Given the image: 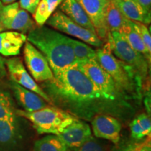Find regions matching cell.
Segmentation results:
<instances>
[{
  "label": "cell",
  "instance_id": "obj_1",
  "mask_svg": "<svg viewBox=\"0 0 151 151\" xmlns=\"http://www.w3.org/2000/svg\"><path fill=\"white\" fill-rule=\"evenodd\" d=\"M41 88L52 106L84 121H91L98 114L110 115L119 120L133 113L106 98L77 64L55 74L51 81L43 83Z\"/></svg>",
  "mask_w": 151,
  "mask_h": 151
},
{
  "label": "cell",
  "instance_id": "obj_2",
  "mask_svg": "<svg viewBox=\"0 0 151 151\" xmlns=\"http://www.w3.org/2000/svg\"><path fill=\"white\" fill-rule=\"evenodd\" d=\"M27 41L46 58L53 75L77 64L69 37L47 26H36L28 33Z\"/></svg>",
  "mask_w": 151,
  "mask_h": 151
},
{
  "label": "cell",
  "instance_id": "obj_3",
  "mask_svg": "<svg viewBox=\"0 0 151 151\" xmlns=\"http://www.w3.org/2000/svg\"><path fill=\"white\" fill-rule=\"evenodd\" d=\"M106 41L105 45L96 50L97 60L127 97V94L138 97L142 81L129 66L114 56L110 43Z\"/></svg>",
  "mask_w": 151,
  "mask_h": 151
},
{
  "label": "cell",
  "instance_id": "obj_4",
  "mask_svg": "<svg viewBox=\"0 0 151 151\" xmlns=\"http://www.w3.org/2000/svg\"><path fill=\"white\" fill-rule=\"evenodd\" d=\"M16 114L29 120L39 134L59 135L76 118L51 105L32 112L17 109Z\"/></svg>",
  "mask_w": 151,
  "mask_h": 151
},
{
  "label": "cell",
  "instance_id": "obj_5",
  "mask_svg": "<svg viewBox=\"0 0 151 151\" xmlns=\"http://www.w3.org/2000/svg\"><path fill=\"white\" fill-rule=\"evenodd\" d=\"M80 68L94 86L107 99L133 111L128 97L118 88L111 76L106 71L96 59L77 62Z\"/></svg>",
  "mask_w": 151,
  "mask_h": 151
},
{
  "label": "cell",
  "instance_id": "obj_6",
  "mask_svg": "<svg viewBox=\"0 0 151 151\" xmlns=\"http://www.w3.org/2000/svg\"><path fill=\"white\" fill-rule=\"evenodd\" d=\"M30 139L25 118L17 115L0 120V151H27Z\"/></svg>",
  "mask_w": 151,
  "mask_h": 151
},
{
  "label": "cell",
  "instance_id": "obj_7",
  "mask_svg": "<svg viewBox=\"0 0 151 151\" xmlns=\"http://www.w3.org/2000/svg\"><path fill=\"white\" fill-rule=\"evenodd\" d=\"M107 41L114 56L129 66L143 82L148 73L149 62L146 58L134 50L118 32H111Z\"/></svg>",
  "mask_w": 151,
  "mask_h": 151
},
{
  "label": "cell",
  "instance_id": "obj_8",
  "mask_svg": "<svg viewBox=\"0 0 151 151\" xmlns=\"http://www.w3.org/2000/svg\"><path fill=\"white\" fill-rule=\"evenodd\" d=\"M46 23L60 32L70 35L96 48H101L104 44L95 33L78 25L60 10L55 11Z\"/></svg>",
  "mask_w": 151,
  "mask_h": 151
},
{
  "label": "cell",
  "instance_id": "obj_9",
  "mask_svg": "<svg viewBox=\"0 0 151 151\" xmlns=\"http://www.w3.org/2000/svg\"><path fill=\"white\" fill-rule=\"evenodd\" d=\"M24 43V60L29 74L37 83L51 81L54 75L45 56L29 41Z\"/></svg>",
  "mask_w": 151,
  "mask_h": 151
},
{
  "label": "cell",
  "instance_id": "obj_10",
  "mask_svg": "<svg viewBox=\"0 0 151 151\" xmlns=\"http://www.w3.org/2000/svg\"><path fill=\"white\" fill-rule=\"evenodd\" d=\"M0 22L6 29L22 34L29 33L37 26L29 13L22 9L18 2L4 6Z\"/></svg>",
  "mask_w": 151,
  "mask_h": 151
},
{
  "label": "cell",
  "instance_id": "obj_11",
  "mask_svg": "<svg viewBox=\"0 0 151 151\" xmlns=\"http://www.w3.org/2000/svg\"><path fill=\"white\" fill-rule=\"evenodd\" d=\"M6 65L12 81L18 84L19 86L39 94L43 99L46 100L49 104L51 105V101L48 96L43 91L41 87L39 86L34 80L32 76L26 69L23 62L20 58H10L6 60Z\"/></svg>",
  "mask_w": 151,
  "mask_h": 151
},
{
  "label": "cell",
  "instance_id": "obj_12",
  "mask_svg": "<svg viewBox=\"0 0 151 151\" xmlns=\"http://www.w3.org/2000/svg\"><path fill=\"white\" fill-rule=\"evenodd\" d=\"M90 122L96 138L106 139L115 144L119 142L122 125L118 118L110 115L98 114Z\"/></svg>",
  "mask_w": 151,
  "mask_h": 151
},
{
  "label": "cell",
  "instance_id": "obj_13",
  "mask_svg": "<svg viewBox=\"0 0 151 151\" xmlns=\"http://www.w3.org/2000/svg\"><path fill=\"white\" fill-rule=\"evenodd\" d=\"M93 24L96 34L104 42L107 41L110 31L106 22V5L100 0H76Z\"/></svg>",
  "mask_w": 151,
  "mask_h": 151
},
{
  "label": "cell",
  "instance_id": "obj_14",
  "mask_svg": "<svg viewBox=\"0 0 151 151\" xmlns=\"http://www.w3.org/2000/svg\"><path fill=\"white\" fill-rule=\"evenodd\" d=\"M58 136L69 150H74L92 137V129L86 121L76 118Z\"/></svg>",
  "mask_w": 151,
  "mask_h": 151
},
{
  "label": "cell",
  "instance_id": "obj_15",
  "mask_svg": "<svg viewBox=\"0 0 151 151\" xmlns=\"http://www.w3.org/2000/svg\"><path fill=\"white\" fill-rule=\"evenodd\" d=\"M10 86L17 102L24 111L32 112L50 105L39 94L19 86L14 81L10 83Z\"/></svg>",
  "mask_w": 151,
  "mask_h": 151
},
{
  "label": "cell",
  "instance_id": "obj_16",
  "mask_svg": "<svg viewBox=\"0 0 151 151\" xmlns=\"http://www.w3.org/2000/svg\"><path fill=\"white\" fill-rule=\"evenodd\" d=\"M128 20L148 24L151 21L150 11H147L134 0H111Z\"/></svg>",
  "mask_w": 151,
  "mask_h": 151
},
{
  "label": "cell",
  "instance_id": "obj_17",
  "mask_svg": "<svg viewBox=\"0 0 151 151\" xmlns=\"http://www.w3.org/2000/svg\"><path fill=\"white\" fill-rule=\"evenodd\" d=\"M27 41V36L16 31L0 32V54L4 56H16Z\"/></svg>",
  "mask_w": 151,
  "mask_h": 151
},
{
  "label": "cell",
  "instance_id": "obj_18",
  "mask_svg": "<svg viewBox=\"0 0 151 151\" xmlns=\"http://www.w3.org/2000/svg\"><path fill=\"white\" fill-rule=\"evenodd\" d=\"M60 9L63 14L78 25L96 34L95 29L90 18L76 0H64L60 5Z\"/></svg>",
  "mask_w": 151,
  "mask_h": 151
},
{
  "label": "cell",
  "instance_id": "obj_19",
  "mask_svg": "<svg viewBox=\"0 0 151 151\" xmlns=\"http://www.w3.org/2000/svg\"><path fill=\"white\" fill-rule=\"evenodd\" d=\"M119 32L134 50L142 54L148 60L149 64H150L151 55L147 51L140 36L132 25L131 20L126 18L124 24Z\"/></svg>",
  "mask_w": 151,
  "mask_h": 151
},
{
  "label": "cell",
  "instance_id": "obj_20",
  "mask_svg": "<svg viewBox=\"0 0 151 151\" xmlns=\"http://www.w3.org/2000/svg\"><path fill=\"white\" fill-rule=\"evenodd\" d=\"M64 0H41L37 6L33 18L37 26H43L46 24L49 18Z\"/></svg>",
  "mask_w": 151,
  "mask_h": 151
},
{
  "label": "cell",
  "instance_id": "obj_21",
  "mask_svg": "<svg viewBox=\"0 0 151 151\" xmlns=\"http://www.w3.org/2000/svg\"><path fill=\"white\" fill-rule=\"evenodd\" d=\"M131 135L133 139L141 140L150 134L151 120L146 113H141L129 124Z\"/></svg>",
  "mask_w": 151,
  "mask_h": 151
},
{
  "label": "cell",
  "instance_id": "obj_22",
  "mask_svg": "<svg viewBox=\"0 0 151 151\" xmlns=\"http://www.w3.org/2000/svg\"><path fill=\"white\" fill-rule=\"evenodd\" d=\"M123 16L111 0H107L106 5V22L109 31L120 32L125 22Z\"/></svg>",
  "mask_w": 151,
  "mask_h": 151
},
{
  "label": "cell",
  "instance_id": "obj_23",
  "mask_svg": "<svg viewBox=\"0 0 151 151\" xmlns=\"http://www.w3.org/2000/svg\"><path fill=\"white\" fill-rule=\"evenodd\" d=\"M33 151H69L59 137L48 134L34 143Z\"/></svg>",
  "mask_w": 151,
  "mask_h": 151
},
{
  "label": "cell",
  "instance_id": "obj_24",
  "mask_svg": "<svg viewBox=\"0 0 151 151\" xmlns=\"http://www.w3.org/2000/svg\"><path fill=\"white\" fill-rule=\"evenodd\" d=\"M69 42L72 48L77 62L91 59H96V50L88 43L69 37Z\"/></svg>",
  "mask_w": 151,
  "mask_h": 151
},
{
  "label": "cell",
  "instance_id": "obj_25",
  "mask_svg": "<svg viewBox=\"0 0 151 151\" xmlns=\"http://www.w3.org/2000/svg\"><path fill=\"white\" fill-rule=\"evenodd\" d=\"M17 109L9 92L0 90V120H6L17 116Z\"/></svg>",
  "mask_w": 151,
  "mask_h": 151
},
{
  "label": "cell",
  "instance_id": "obj_26",
  "mask_svg": "<svg viewBox=\"0 0 151 151\" xmlns=\"http://www.w3.org/2000/svg\"><path fill=\"white\" fill-rule=\"evenodd\" d=\"M132 24L137 33L140 36L147 51L149 54L151 55V36L148 26L139 22L132 21Z\"/></svg>",
  "mask_w": 151,
  "mask_h": 151
},
{
  "label": "cell",
  "instance_id": "obj_27",
  "mask_svg": "<svg viewBox=\"0 0 151 151\" xmlns=\"http://www.w3.org/2000/svg\"><path fill=\"white\" fill-rule=\"evenodd\" d=\"M74 151H107V147L102 141L92 137Z\"/></svg>",
  "mask_w": 151,
  "mask_h": 151
},
{
  "label": "cell",
  "instance_id": "obj_28",
  "mask_svg": "<svg viewBox=\"0 0 151 151\" xmlns=\"http://www.w3.org/2000/svg\"><path fill=\"white\" fill-rule=\"evenodd\" d=\"M41 0H20L19 5L28 13L34 14Z\"/></svg>",
  "mask_w": 151,
  "mask_h": 151
},
{
  "label": "cell",
  "instance_id": "obj_29",
  "mask_svg": "<svg viewBox=\"0 0 151 151\" xmlns=\"http://www.w3.org/2000/svg\"><path fill=\"white\" fill-rule=\"evenodd\" d=\"M139 3L141 6L143 7L147 11H150L151 9V0H134Z\"/></svg>",
  "mask_w": 151,
  "mask_h": 151
},
{
  "label": "cell",
  "instance_id": "obj_30",
  "mask_svg": "<svg viewBox=\"0 0 151 151\" xmlns=\"http://www.w3.org/2000/svg\"><path fill=\"white\" fill-rule=\"evenodd\" d=\"M1 2L3 3V4L8 5V4H10L16 2V0H1Z\"/></svg>",
  "mask_w": 151,
  "mask_h": 151
},
{
  "label": "cell",
  "instance_id": "obj_31",
  "mask_svg": "<svg viewBox=\"0 0 151 151\" xmlns=\"http://www.w3.org/2000/svg\"><path fill=\"white\" fill-rule=\"evenodd\" d=\"M137 151H151L150 150V146H143L142 148H141L140 149Z\"/></svg>",
  "mask_w": 151,
  "mask_h": 151
},
{
  "label": "cell",
  "instance_id": "obj_32",
  "mask_svg": "<svg viewBox=\"0 0 151 151\" xmlns=\"http://www.w3.org/2000/svg\"><path fill=\"white\" fill-rule=\"evenodd\" d=\"M3 8H4V4H3V3L1 2V0H0V16H1V11H2Z\"/></svg>",
  "mask_w": 151,
  "mask_h": 151
},
{
  "label": "cell",
  "instance_id": "obj_33",
  "mask_svg": "<svg viewBox=\"0 0 151 151\" xmlns=\"http://www.w3.org/2000/svg\"><path fill=\"white\" fill-rule=\"evenodd\" d=\"M4 30H6L4 27V26L2 25V24L0 22V32H4Z\"/></svg>",
  "mask_w": 151,
  "mask_h": 151
},
{
  "label": "cell",
  "instance_id": "obj_34",
  "mask_svg": "<svg viewBox=\"0 0 151 151\" xmlns=\"http://www.w3.org/2000/svg\"><path fill=\"white\" fill-rule=\"evenodd\" d=\"M100 1H101V2L104 4H106V2H107V0H100Z\"/></svg>",
  "mask_w": 151,
  "mask_h": 151
}]
</instances>
